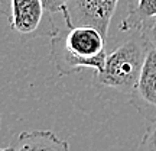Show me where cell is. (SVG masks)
<instances>
[{
  "label": "cell",
  "mask_w": 156,
  "mask_h": 151,
  "mask_svg": "<svg viewBox=\"0 0 156 151\" xmlns=\"http://www.w3.org/2000/svg\"><path fill=\"white\" fill-rule=\"evenodd\" d=\"M51 57L61 76L78 73L85 68L101 71L107 58L106 36L87 25L55 29L51 34Z\"/></svg>",
  "instance_id": "cell-1"
},
{
  "label": "cell",
  "mask_w": 156,
  "mask_h": 151,
  "mask_svg": "<svg viewBox=\"0 0 156 151\" xmlns=\"http://www.w3.org/2000/svg\"><path fill=\"white\" fill-rule=\"evenodd\" d=\"M151 48L145 36L136 32L114 51L107 54L101 71H95L93 81L98 87H108L130 93L140 76L146 54Z\"/></svg>",
  "instance_id": "cell-2"
},
{
  "label": "cell",
  "mask_w": 156,
  "mask_h": 151,
  "mask_svg": "<svg viewBox=\"0 0 156 151\" xmlns=\"http://www.w3.org/2000/svg\"><path fill=\"white\" fill-rule=\"evenodd\" d=\"M117 3L119 0H69L67 7L62 10L65 25L93 26L107 38Z\"/></svg>",
  "instance_id": "cell-3"
},
{
  "label": "cell",
  "mask_w": 156,
  "mask_h": 151,
  "mask_svg": "<svg viewBox=\"0 0 156 151\" xmlns=\"http://www.w3.org/2000/svg\"><path fill=\"white\" fill-rule=\"evenodd\" d=\"M129 95L142 116L149 121L156 119V48L153 47L147 51L140 76Z\"/></svg>",
  "instance_id": "cell-4"
},
{
  "label": "cell",
  "mask_w": 156,
  "mask_h": 151,
  "mask_svg": "<svg viewBox=\"0 0 156 151\" xmlns=\"http://www.w3.org/2000/svg\"><path fill=\"white\" fill-rule=\"evenodd\" d=\"M44 12L42 0H10V28L19 35L35 34L41 26Z\"/></svg>",
  "instance_id": "cell-5"
},
{
  "label": "cell",
  "mask_w": 156,
  "mask_h": 151,
  "mask_svg": "<svg viewBox=\"0 0 156 151\" xmlns=\"http://www.w3.org/2000/svg\"><path fill=\"white\" fill-rule=\"evenodd\" d=\"M5 150H41V151H67L69 150V144L67 141L58 138L52 131L46 129H32V131H23L13 140L12 144L5 147Z\"/></svg>",
  "instance_id": "cell-6"
},
{
  "label": "cell",
  "mask_w": 156,
  "mask_h": 151,
  "mask_svg": "<svg viewBox=\"0 0 156 151\" xmlns=\"http://www.w3.org/2000/svg\"><path fill=\"white\" fill-rule=\"evenodd\" d=\"M152 17H156V0H137V5L129 7V13L120 23V29L124 32H136L142 23Z\"/></svg>",
  "instance_id": "cell-7"
},
{
  "label": "cell",
  "mask_w": 156,
  "mask_h": 151,
  "mask_svg": "<svg viewBox=\"0 0 156 151\" xmlns=\"http://www.w3.org/2000/svg\"><path fill=\"white\" fill-rule=\"evenodd\" d=\"M139 148L147 151H156V119L151 121L145 135H143V138L140 141Z\"/></svg>",
  "instance_id": "cell-8"
},
{
  "label": "cell",
  "mask_w": 156,
  "mask_h": 151,
  "mask_svg": "<svg viewBox=\"0 0 156 151\" xmlns=\"http://www.w3.org/2000/svg\"><path fill=\"white\" fill-rule=\"evenodd\" d=\"M136 32H140V34L145 36L146 41L149 42V45L156 48V17H152L149 21L143 22L142 26Z\"/></svg>",
  "instance_id": "cell-9"
},
{
  "label": "cell",
  "mask_w": 156,
  "mask_h": 151,
  "mask_svg": "<svg viewBox=\"0 0 156 151\" xmlns=\"http://www.w3.org/2000/svg\"><path fill=\"white\" fill-rule=\"evenodd\" d=\"M42 3H44L45 12L52 15V13H59L64 10L69 3V0H42Z\"/></svg>",
  "instance_id": "cell-10"
},
{
  "label": "cell",
  "mask_w": 156,
  "mask_h": 151,
  "mask_svg": "<svg viewBox=\"0 0 156 151\" xmlns=\"http://www.w3.org/2000/svg\"><path fill=\"white\" fill-rule=\"evenodd\" d=\"M0 13L3 15L10 13V0H0Z\"/></svg>",
  "instance_id": "cell-11"
},
{
  "label": "cell",
  "mask_w": 156,
  "mask_h": 151,
  "mask_svg": "<svg viewBox=\"0 0 156 151\" xmlns=\"http://www.w3.org/2000/svg\"><path fill=\"white\" fill-rule=\"evenodd\" d=\"M0 121H2V116H0ZM0 150H5V148H0Z\"/></svg>",
  "instance_id": "cell-12"
}]
</instances>
